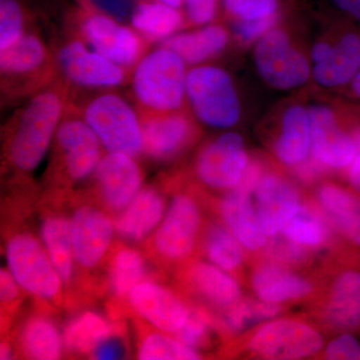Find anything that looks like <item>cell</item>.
<instances>
[{
  "mask_svg": "<svg viewBox=\"0 0 360 360\" xmlns=\"http://www.w3.org/2000/svg\"><path fill=\"white\" fill-rule=\"evenodd\" d=\"M61 90H44L21 110L6 143L7 162L16 172H33L51 148L65 110Z\"/></svg>",
  "mask_w": 360,
  "mask_h": 360,
  "instance_id": "6da1fadb",
  "label": "cell"
},
{
  "mask_svg": "<svg viewBox=\"0 0 360 360\" xmlns=\"http://www.w3.org/2000/svg\"><path fill=\"white\" fill-rule=\"evenodd\" d=\"M9 271L26 295L51 310L66 302L65 286L41 239L30 229L14 231L6 241Z\"/></svg>",
  "mask_w": 360,
  "mask_h": 360,
  "instance_id": "7a4b0ae2",
  "label": "cell"
},
{
  "mask_svg": "<svg viewBox=\"0 0 360 360\" xmlns=\"http://www.w3.org/2000/svg\"><path fill=\"white\" fill-rule=\"evenodd\" d=\"M205 225L198 198L191 193L175 194L160 226L148 240V257L165 267L186 264L200 250Z\"/></svg>",
  "mask_w": 360,
  "mask_h": 360,
  "instance_id": "3957f363",
  "label": "cell"
},
{
  "mask_svg": "<svg viewBox=\"0 0 360 360\" xmlns=\"http://www.w3.org/2000/svg\"><path fill=\"white\" fill-rule=\"evenodd\" d=\"M186 63L162 46L139 61L134 73V91L146 111L180 110L186 98Z\"/></svg>",
  "mask_w": 360,
  "mask_h": 360,
  "instance_id": "277c9868",
  "label": "cell"
},
{
  "mask_svg": "<svg viewBox=\"0 0 360 360\" xmlns=\"http://www.w3.org/2000/svg\"><path fill=\"white\" fill-rule=\"evenodd\" d=\"M243 336L238 350L255 359H309L321 354L323 336L312 324L298 319H274Z\"/></svg>",
  "mask_w": 360,
  "mask_h": 360,
  "instance_id": "5b68a950",
  "label": "cell"
},
{
  "mask_svg": "<svg viewBox=\"0 0 360 360\" xmlns=\"http://www.w3.org/2000/svg\"><path fill=\"white\" fill-rule=\"evenodd\" d=\"M186 98L200 122L226 129L240 120L238 89L229 72L217 66L201 65L187 73Z\"/></svg>",
  "mask_w": 360,
  "mask_h": 360,
  "instance_id": "8992f818",
  "label": "cell"
},
{
  "mask_svg": "<svg viewBox=\"0 0 360 360\" xmlns=\"http://www.w3.org/2000/svg\"><path fill=\"white\" fill-rule=\"evenodd\" d=\"M311 156L326 170H347L357 153L355 129L360 124V110L345 112L326 104L309 108Z\"/></svg>",
  "mask_w": 360,
  "mask_h": 360,
  "instance_id": "52a82bcc",
  "label": "cell"
},
{
  "mask_svg": "<svg viewBox=\"0 0 360 360\" xmlns=\"http://www.w3.org/2000/svg\"><path fill=\"white\" fill-rule=\"evenodd\" d=\"M85 122L108 153L137 158L142 153L141 116L125 99L112 92L94 97L85 108Z\"/></svg>",
  "mask_w": 360,
  "mask_h": 360,
  "instance_id": "ba28073f",
  "label": "cell"
},
{
  "mask_svg": "<svg viewBox=\"0 0 360 360\" xmlns=\"http://www.w3.org/2000/svg\"><path fill=\"white\" fill-rule=\"evenodd\" d=\"M253 59L259 77L274 89H298L312 77L309 58L278 25L255 42Z\"/></svg>",
  "mask_w": 360,
  "mask_h": 360,
  "instance_id": "9c48e42d",
  "label": "cell"
},
{
  "mask_svg": "<svg viewBox=\"0 0 360 360\" xmlns=\"http://www.w3.org/2000/svg\"><path fill=\"white\" fill-rule=\"evenodd\" d=\"M73 255L78 274L84 276L104 266L112 248L115 220L98 203L80 201L71 213Z\"/></svg>",
  "mask_w": 360,
  "mask_h": 360,
  "instance_id": "30bf717a",
  "label": "cell"
},
{
  "mask_svg": "<svg viewBox=\"0 0 360 360\" xmlns=\"http://www.w3.org/2000/svg\"><path fill=\"white\" fill-rule=\"evenodd\" d=\"M56 165L66 184L89 179L104 156V148L84 118L66 117L54 136Z\"/></svg>",
  "mask_w": 360,
  "mask_h": 360,
  "instance_id": "8fae6325",
  "label": "cell"
},
{
  "mask_svg": "<svg viewBox=\"0 0 360 360\" xmlns=\"http://www.w3.org/2000/svg\"><path fill=\"white\" fill-rule=\"evenodd\" d=\"M251 160L241 135L225 132L201 149L195 174L208 188L231 191L240 184Z\"/></svg>",
  "mask_w": 360,
  "mask_h": 360,
  "instance_id": "7c38bea8",
  "label": "cell"
},
{
  "mask_svg": "<svg viewBox=\"0 0 360 360\" xmlns=\"http://www.w3.org/2000/svg\"><path fill=\"white\" fill-rule=\"evenodd\" d=\"M94 200L110 214H120L141 191L143 172L134 156L108 153L92 175Z\"/></svg>",
  "mask_w": 360,
  "mask_h": 360,
  "instance_id": "4fadbf2b",
  "label": "cell"
},
{
  "mask_svg": "<svg viewBox=\"0 0 360 360\" xmlns=\"http://www.w3.org/2000/svg\"><path fill=\"white\" fill-rule=\"evenodd\" d=\"M127 309L149 326L174 336L191 314L188 302L179 292L153 279H146L132 288L127 298Z\"/></svg>",
  "mask_w": 360,
  "mask_h": 360,
  "instance_id": "5bb4252c",
  "label": "cell"
},
{
  "mask_svg": "<svg viewBox=\"0 0 360 360\" xmlns=\"http://www.w3.org/2000/svg\"><path fill=\"white\" fill-rule=\"evenodd\" d=\"M142 153L155 161L174 160L186 150L198 135L191 118L180 110L146 111L141 116Z\"/></svg>",
  "mask_w": 360,
  "mask_h": 360,
  "instance_id": "9a60e30c",
  "label": "cell"
},
{
  "mask_svg": "<svg viewBox=\"0 0 360 360\" xmlns=\"http://www.w3.org/2000/svg\"><path fill=\"white\" fill-rule=\"evenodd\" d=\"M179 285L212 311L231 307L243 297L238 279L212 262L191 259L179 266Z\"/></svg>",
  "mask_w": 360,
  "mask_h": 360,
  "instance_id": "2e32d148",
  "label": "cell"
},
{
  "mask_svg": "<svg viewBox=\"0 0 360 360\" xmlns=\"http://www.w3.org/2000/svg\"><path fill=\"white\" fill-rule=\"evenodd\" d=\"M255 208L267 236L281 233L302 207V193L285 175L264 169L255 186Z\"/></svg>",
  "mask_w": 360,
  "mask_h": 360,
  "instance_id": "e0dca14e",
  "label": "cell"
},
{
  "mask_svg": "<svg viewBox=\"0 0 360 360\" xmlns=\"http://www.w3.org/2000/svg\"><path fill=\"white\" fill-rule=\"evenodd\" d=\"M82 30L94 51L122 68L134 65L141 58L143 44L136 30L110 16L90 11L82 20Z\"/></svg>",
  "mask_w": 360,
  "mask_h": 360,
  "instance_id": "ac0fdd59",
  "label": "cell"
},
{
  "mask_svg": "<svg viewBox=\"0 0 360 360\" xmlns=\"http://www.w3.org/2000/svg\"><path fill=\"white\" fill-rule=\"evenodd\" d=\"M360 70V25L341 18L329 53L312 65V78L326 89H345Z\"/></svg>",
  "mask_w": 360,
  "mask_h": 360,
  "instance_id": "d6986e66",
  "label": "cell"
},
{
  "mask_svg": "<svg viewBox=\"0 0 360 360\" xmlns=\"http://www.w3.org/2000/svg\"><path fill=\"white\" fill-rule=\"evenodd\" d=\"M322 323L331 330L354 333L360 329V269L336 272L317 305Z\"/></svg>",
  "mask_w": 360,
  "mask_h": 360,
  "instance_id": "ffe728a7",
  "label": "cell"
},
{
  "mask_svg": "<svg viewBox=\"0 0 360 360\" xmlns=\"http://www.w3.org/2000/svg\"><path fill=\"white\" fill-rule=\"evenodd\" d=\"M41 213L40 236L45 250L65 286L66 302L72 305L73 288L77 284V272L71 236V217L56 205L58 198L49 201Z\"/></svg>",
  "mask_w": 360,
  "mask_h": 360,
  "instance_id": "44dd1931",
  "label": "cell"
},
{
  "mask_svg": "<svg viewBox=\"0 0 360 360\" xmlns=\"http://www.w3.org/2000/svg\"><path fill=\"white\" fill-rule=\"evenodd\" d=\"M58 61L68 79L82 86L108 89L122 84L124 79L122 66L90 51L79 40L63 45L59 49Z\"/></svg>",
  "mask_w": 360,
  "mask_h": 360,
  "instance_id": "7402d4cb",
  "label": "cell"
},
{
  "mask_svg": "<svg viewBox=\"0 0 360 360\" xmlns=\"http://www.w3.org/2000/svg\"><path fill=\"white\" fill-rule=\"evenodd\" d=\"M105 288L111 295L108 316L120 319L127 311V298L137 283L149 278L148 262L132 246L113 245L106 260Z\"/></svg>",
  "mask_w": 360,
  "mask_h": 360,
  "instance_id": "603a6c76",
  "label": "cell"
},
{
  "mask_svg": "<svg viewBox=\"0 0 360 360\" xmlns=\"http://www.w3.org/2000/svg\"><path fill=\"white\" fill-rule=\"evenodd\" d=\"M250 286L259 300L281 305L310 300L317 293L314 281L269 260L253 267Z\"/></svg>",
  "mask_w": 360,
  "mask_h": 360,
  "instance_id": "cb8c5ba5",
  "label": "cell"
},
{
  "mask_svg": "<svg viewBox=\"0 0 360 360\" xmlns=\"http://www.w3.org/2000/svg\"><path fill=\"white\" fill-rule=\"evenodd\" d=\"M167 201L156 187H142L115 220V232L129 243H141L156 231L165 212Z\"/></svg>",
  "mask_w": 360,
  "mask_h": 360,
  "instance_id": "d4e9b609",
  "label": "cell"
},
{
  "mask_svg": "<svg viewBox=\"0 0 360 360\" xmlns=\"http://www.w3.org/2000/svg\"><path fill=\"white\" fill-rule=\"evenodd\" d=\"M20 324L13 340L16 354L22 359L53 360L63 356V335L52 319L53 310L40 307Z\"/></svg>",
  "mask_w": 360,
  "mask_h": 360,
  "instance_id": "484cf974",
  "label": "cell"
},
{
  "mask_svg": "<svg viewBox=\"0 0 360 360\" xmlns=\"http://www.w3.org/2000/svg\"><path fill=\"white\" fill-rule=\"evenodd\" d=\"M220 219L232 233L250 253H262L267 243L257 208L251 200L250 193L232 189L217 203Z\"/></svg>",
  "mask_w": 360,
  "mask_h": 360,
  "instance_id": "4316f807",
  "label": "cell"
},
{
  "mask_svg": "<svg viewBox=\"0 0 360 360\" xmlns=\"http://www.w3.org/2000/svg\"><path fill=\"white\" fill-rule=\"evenodd\" d=\"M274 155L284 167L295 168L311 153L309 108L292 104L284 110L274 144Z\"/></svg>",
  "mask_w": 360,
  "mask_h": 360,
  "instance_id": "83f0119b",
  "label": "cell"
},
{
  "mask_svg": "<svg viewBox=\"0 0 360 360\" xmlns=\"http://www.w3.org/2000/svg\"><path fill=\"white\" fill-rule=\"evenodd\" d=\"M316 205L336 231L360 246V198L356 194L328 182L317 189Z\"/></svg>",
  "mask_w": 360,
  "mask_h": 360,
  "instance_id": "f1b7e54d",
  "label": "cell"
},
{
  "mask_svg": "<svg viewBox=\"0 0 360 360\" xmlns=\"http://www.w3.org/2000/svg\"><path fill=\"white\" fill-rule=\"evenodd\" d=\"M283 309L284 305L264 302L259 298L241 297L231 307L212 314L220 338L229 342L245 335L248 329L257 324L276 319Z\"/></svg>",
  "mask_w": 360,
  "mask_h": 360,
  "instance_id": "f546056e",
  "label": "cell"
},
{
  "mask_svg": "<svg viewBox=\"0 0 360 360\" xmlns=\"http://www.w3.org/2000/svg\"><path fill=\"white\" fill-rule=\"evenodd\" d=\"M229 33L224 26L207 25L193 32L175 33L162 46L172 49L189 65H198L226 49Z\"/></svg>",
  "mask_w": 360,
  "mask_h": 360,
  "instance_id": "4dcf8cb0",
  "label": "cell"
},
{
  "mask_svg": "<svg viewBox=\"0 0 360 360\" xmlns=\"http://www.w3.org/2000/svg\"><path fill=\"white\" fill-rule=\"evenodd\" d=\"M245 248L224 221L205 225L200 250L206 259L234 277L240 276L245 262Z\"/></svg>",
  "mask_w": 360,
  "mask_h": 360,
  "instance_id": "1f68e13d",
  "label": "cell"
},
{
  "mask_svg": "<svg viewBox=\"0 0 360 360\" xmlns=\"http://www.w3.org/2000/svg\"><path fill=\"white\" fill-rule=\"evenodd\" d=\"M115 319L86 310L75 315L66 324L63 333V348L72 356L90 357L113 328Z\"/></svg>",
  "mask_w": 360,
  "mask_h": 360,
  "instance_id": "d6a6232c",
  "label": "cell"
},
{
  "mask_svg": "<svg viewBox=\"0 0 360 360\" xmlns=\"http://www.w3.org/2000/svg\"><path fill=\"white\" fill-rule=\"evenodd\" d=\"M333 225L319 205L303 202L281 231V236L309 250L326 248L333 239Z\"/></svg>",
  "mask_w": 360,
  "mask_h": 360,
  "instance_id": "836d02e7",
  "label": "cell"
},
{
  "mask_svg": "<svg viewBox=\"0 0 360 360\" xmlns=\"http://www.w3.org/2000/svg\"><path fill=\"white\" fill-rule=\"evenodd\" d=\"M130 22L143 37L165 41L182 27L184 18L180 9L158 0H143L134 9Z\"/></svg>",
  "mask_w": 360,
  "mask_h": 360,
  "instance_id": "e575fe53",
  "label": "cell"
},
{
  "mask_svg": "<svg viewBox=\"0 0 360 360\" xmlns=\"http://www.w3.org/2000/svg\"><path fill=\"white\" fill-rule=\"evenodd\" d=\"M136 356L141 360H193L203 355L180 342L174 335L158 330L144 321H135Z\"/></svg>",
  "mask_w": 360,
  "mask_h": 360,
  "instance_id": "d590c367",
  "label": "cell"
},
{
  "mask_svg": "<svg viewBox=\"0 0 360 360\" xmlns=\"http://www.w3.org/2000/svg\"><path fill=\"white\" fill-rule=\"evenodd\" d=\"M47 58L44 42L32 34H25L11 46L0 51L2 75L21 77L37 71Z\"/></svg>",
  "mask_w": 360,
  "mask_h": 360,
  "instance_id": "8d00e7d4",
  "label": "cell"
},
{
  "mask_svg": "<svg viewBox=\"0 0 360 360\" xmlns=\"http://www.w3.org/2000/svg\"><path fill=\"white\" fill-rule=\"evenodd\" d=\"M189 307L191 314L188 319L174 338L186 347L202 354L201 352L212 347L213 336L219 335V333L215 326L212 310L195 303H189Z\"/></svg>",
  "mask_w": 360,
  "mask_h": 360,
  "instance_id": "74e56055",
  "label": "cell"
},
{
  "mask_svg": "<svg viewBox=\"0 0 360 360\" xmlns=\"http://www.w3.org/2000/svg\"><path fill=\"white\" fill-rule=\"evenodd\" d=\"M281 0H222V7L231 21H253L281 14Z\"/></svg>",
  "mask_w": 360,
  "mask_h": 360,
  "instance_id": "f35d334b",
  "label": "cell"
},
{
  "mask_svg": "<svg viewBox=\"0 0 360 360\" xmlns=\"http://www.w3.org/2000/svg\"><path fill=\"white\" fill-rule=\"evenodd\" d=\"M264 251L269 262L292 269L305 266L311 260V250L296 245L284 236H277V234L270 238Z\"/></svg>",
  "mask_w": 360,
  "mask_h": 360,
  "instance_id": "ab89813d",
  "label": "cell"
},
{
  "mask_svg": "<svg viewBox=\"0 0 360 360\" xmlns=\"http://www.w3.org/2000/svg\"><path fill=\"white\" fill-rule=\"evenodd\" d=\"M25 293L9 269L2 267L0 270L2 335H6L13 326L14 317L20 311Z\"/></svg>",
  "mask_w": 360,
  "mask_h": 360,
  "instance_id": "60d3db41",
  "label": "cell"
},
{
  "mask_svg": "<svg viewBox=\"0 0 360 360\" xmlns=\"http://www.w3.org/2000/svg\"><path fill=\"white\" fill-rule=\"evenodd\" d=\"M25 14L16 0H0V51L25 35Z\"/></svg>",
  "mask_w": 360,
  "mask_h": 360,
  "instance_id": "b9f144b4",
  "label": "cell"
},
{
  "mask_svg": "<svg viewBox=\"0 0 360 360\" xmlns=\"http://www.w3.org/2000/svg\"><path fill=\"white\" fill-rule=\"evenodd\" d=\"M122 319H115V324L110 335L94 349L90 355L91 359H123L129 354V338Z\"/></svg>",
  "mask_w": 360,
  "mask_h": 360,
  "instance_id": "7bdbcfd3",
  "label": "cell"
},
{
  "mask_svg": "<svg viewBox=\"0 0 360 360\" xmlns=\"http://www.w3.org/2000/svg\"><path fill=\"white\" fill-rule=\"evenodd\" d=\"M141 1L143 0H84L90 11L110 16L122 23L130 20L134 9Z\"/></svg>",
  "mask_w": 360,
  "mask_h": 360,
  "instance_id": "ee69618b",
  "label": "cell"
},
{
  "mask_svg": "<svg viewBox=\"0 0 360 360\" xmlns=\"http://www.w3.org/2000/svg\"><path fill=\"white\" fill-rule=\"evenodd\" d=\"M281 18V14L274 18H265V20L232 21V30L239 41L245 44H255L267 32L279 25Z\"/></svg>",
  "mask_w": 360,
  "mask_h": 360,
  "instance_id": "f6af8a7d",
  "label": "cell"
},
{
  "mask_svg": "<svg viewBox=\"0 0 360 360\" xmlns=\"http://www.w3.org/2000/svg\"><path fill=\"white\" fill-rule=\"evenodd\" d=\"M322 359L328 360H360V341L350 333H342L326 345Z\"/></svg>",
  "mask_w": 360,
  "mask_h": 360,
  "instance_id": "bcb514c9",
  "label": "cell"
},
{
  "mask_svg": "<svg viewBox=\"0 0 360 360\" xmlns=\"http://www.w3.org/2000/svg\"><path fill=\"white\" fill-rule=\"evenodd\" d=\"M186 15L193 25L205 26L215 20L219 0H184Z\"/></svg>",
  "mask_w": 360,
  "mask_h": 360,
  "instance_id": "7dc6e473",
  "label": "cell"
},
{
  "mask_svg": "<svg viewBox=\"0 0 360 360\" xmlns=\"http://www.w3.org/2000/svg\"><path fill=\"white\" fill-rule=\"evenodd\" d=\"M295 176L303 184H310L321 179V175L326 174L328 170L319 165L316 160L309 156L307 160L303 161L300 165L292 168Z\"/></svg>",
  "mask_w": 360,
  "mask_h": 360,
  "instance_id": "c3c4849f",
  "label": "cell"
},
{
  "mask_svg": "<svg viewBox=\"0 0 360 360\" xmlns=\"http://www.w3.org/2000/svg\"><path fill=\"white\" fill-rule=\"evenodd\" d=\"M341 18L360 25V0H326Z\"/></svg>",
  "mask_w": 360,
  "mask_h": 360,
  "instance_id": "681fc988",
  "label": "cell"
},
{
  "mask_svg": "<svg viewBox=\"0 0 360 360\" xmlns=\"http://www.w3.org/2000/svg\"><path fill=\"white\" fill-rule=\"evenodd\" d=\"M357 142V153L352 165L347 168V179L355 193H360V124L355 129Z\"/></svg>",
  "mask_w": 360,
  "mask_h": 360,
  "instance_id": "f907efd6",
  "label": "cell"
},
{
  "mask_svg": "<svg viewBox=\"0 0 360 360\" xmlns=\"http://www.w3.org/2000/svg\"><path fill=\"white\" fill-rule=\"evenodd\" d=\"M343 89H345V94H347L350 99L360 101V70L359 72L355 75L354 79Z\"/></svg>",
  "mask_w": 360,
  "mask_h": 360,
  "instance_id": "816d5d0a",
  "label": "cell"
},
{
  "mask_svg": "<svg viewBox=\"0 0 360 360\" xmlns=\"http://www.w3.org/2000/svg\"><path fill=\"white\" fill-rule=\"evenodd\" d=\"M15 354V347H14L13 340H2L1 345H0V359H13Z\"/></svg>",
  "mask_w": 360,
  "mask_h": 360,
  "instance_id": "f5cc1de1",
  "label": "cell"
},
{
  "mask_svg": "<svg viewBox=\"0 0 360 360\" xmlns=\"http://www.w3.org/2000/svg\"><path fill=\"white\" fill-rule=\"evenodd\" d=\"M167 6L174 7V8L180 9L184 6V0H158Z\"/></svg>",
  "mask_w": 360,
  "mask_h": 360,
  "instance_id": "db71d44e",
  "label": "cell"
}]
</instances>
